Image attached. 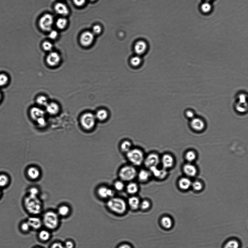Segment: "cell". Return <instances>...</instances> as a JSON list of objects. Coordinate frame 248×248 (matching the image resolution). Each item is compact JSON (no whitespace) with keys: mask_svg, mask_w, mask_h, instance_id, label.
I'll list each match as a JSON object with an SVG mask.
<instances>
[{"mask_svg":"<svg viewBox=\"0 0 248 248\" xmlns=\"http://www.w3.org/2000/svg\"><path fill=\"white\" fill-rule=\"evenodd\" d=\"M36 121H37L38 125L41 127L46 125V121L44 117H41V118L38 119Z\"/></svg>","mask_w":248,"mask_h":248,"instance_id":"f6af8a7d","label":"cell"},{"mask_svg":"<svg viewBox=\"0 0 248 248\" xmlns=\"http://www.w3.org/2000/svg\"><path fill=\"white\" fill-rule=\"evenodd\" d=\"M119 248H132L130 245L127 244H124L120 245Z\"/></svg>","mask_w":248,"mask_h":248,"instance_id":"f5cc1de1","label":"cell"},{"mask_svg":"<svg viewBox=\"0 0 248 248\" xmlns=\"http://www.w3.org/2000/svg\"><path fill=\"white\" fill-rule=\"evenodd\" d=\"M61 58L59 54L55 52H52L47 58V62L49 66L54 67L57 66L60 62Z\"/></svg>","mask_w":248,"mask_h":248,"instance_id":"5bb4252c","label":"cell"},{"mask_svg":"<svg viewBox=\"0 0 248 248\" xmlns=\"http://www.w3.org/2000/svg\"><path fill=\"white\" fill-rule=\"evenodd\" d=\"M1 92H0V100H1Z\"/></svg>","mask_w":248,"mask_h":248,"instance_id":"11a10c76","label":"cell"},{"mask_svg":"<svg viewBox=\"0 0 248 248\" xmlns=\"http://www.w3.org/2000/svg\"><path fill=\"white\" fill-rule=\"evenodd\" d=\"M132 142L128 139L124 140L119 144V148L120 152L126 154L133 148Z\"/></svg>","mask_w":248,"mask_h":248,"instance_id":"d6986e66","label":"cell"},{"mask_svg":"<svg viewBox=\"0 0 248 248\" xmlns=\"http://www.w3.org/2000/svg\"><path fill=\"white\" fill-rule=\"evenodd\" d=\"M86 0H73L74 3L78 6H82L85 3Z\"/></svg>","mask_w":248,"mask_h":248,"instance_id":"681fc988","label":"cell"},{"mask_svg":"<svg viewBox=\"0 0 248 248\" xmlns=\"http://www.w3.org/2000/svg\"><path fill=\"white\" fill-rule=\"evenodd\" d=\"M113 189L106 185H102L99 187L97 193L99 197L103 199H107L114 197L115 192Z\"/></svg>","mask_w":248,"mask_h":248,"instance_id":"9c48e42d","label":"cell"},{"mask_svg":"<svg viewBox=\"0 0 248 248\" xmlns=\"http://www.w3.org/2000/svg\"><path fill=\"white\" fill-rule=\"evenodd\" d=\"M94 34L93 33L89 31H85L81 35L80 42L81 44L84 47H88L93 42Z\"/></svg>","mask_w":248,"mask_h":248,"instance_id":"8fae6325","label":"cell"},{"mask_svg":"<svg viewBox=\"0 0 248 248\" xmlns=\"http://www.w3.org/2000/svg\"><path fill=\"white\" fill-rule=\"evenodd\" d=\"M21 229L24 232L28 231L31 227L28 222L23 223L21 226Z\"/></svg>","mask_w":248,"mask_h":248,"instance_id":"7bdbcfd3","label":"cell"},{"mask_svg":"<svg viewBox=\"0 0 248 248\" xmlns=\"http://www.w3.org/2000/svg\"><path fill=\"white\" fill-rule=\"evenodd\" d=\"M67 24V20L65 18H62L58 19L56 22V26L60 29H63L66 27Z\"/></svg>","mask_w":248,"mask_h":248,"instance_id":"1f68e13d","label":"cell"},{"mask_svg":"<svg viewBox=\"0 0 248 248\" xmlns=\"http://www.w3.org/2000/svg\"><path fill=\"white\" fill-rule=\"evenodd\" d=\"M43 47L45 51H51L53 48V45L51 42L48 41L44 42L42 44Z\"/></svg>","mask_w":248,"mask_h":248,"instance_id":"ab89813d","label":"cell"},{"mask_svg":"<svg viewBox=\"0 0 248 248\" xmlns=\"http://www.w3.org/2000/svg\"><path fill=\"white\" fill-rule=\"evenodd\" d=\"M96 119L101 121H104L107 119L108 114L106 110L101 109L96 112L95 115Z\"/></svg>","mask_w":248,"mask_h":248,"instance_id":"83f0119b","label":"cell"},{"mask_svg":"<svg viewBox=\"0 0 248 248\" xmlns=\"http://www.w3.org/2000/svg\"><path fill=\"white\" fill-rule=\"evenodd\" d=\"M193 188L196 191H200L201 190L202 188V184L199 182L196 181L193 183L192 184Z\"/></svg>","mask_w":248,"mask_h":248,"instance_id":"b9f144b4","label":"cell"},{"mask_svg":"<svg viewBox=\"0 0 248 248\" xmlns=\"http://www.w3.org/2000/svg\"><path fill=\"white\" fill-rule=\"evenodd\" d=\"M96 118L95 115L90 112L83 114L81 118V123L83 127L87 130H91L95 125Z\"/></svg>","mask_w":248,"mask_h":248,"instance_id":"52a82bcc","label":"cell"},{"mask_svg":"<svg viewBox=\"0 0 248 248\" xmlns=\"http://www.w3.org/2000/svg\"><path fill=\"white\" fill-rule=\"evenodd\" d=\"M152 174V177L157 180H161L165 178L168 175V171L166 169L162 167L160 168L155 167L149 169Z\"/></svg>","mask_w":248,"mask_h":248,"instance_id":"30bf717a","label":"cell"},{"mask_svg":"<svg viewBox=\"0 0 248 248\" xmlns=\"http://www.w3.org/2000/svg\"><path fill=\"white\" fill-rule=\"evenodd\" d=\"M59 215L57 213L53 211L47 212L44 214L43 220V224L47 229L54 230L57 228L59 225L60 220Z\"/></svg>","mask_w":248,"mask_h":248,"instance_id":"277c9868","label":"cell"},{"mask_svg":"<svg viewBox=\"0 0 248 248\" xmlns=\"http://www.w3.org/2000/svg\"><path fill=\"white\" fill-rule=\"evenodd\" d=\"M140 203L139 198L136 196L133 195L128 199V204L129 206L134 209H138L140 206Z\"/></svg>","mask_w":248,"mask_h":248,"instance_id":"cb8c5ba5","label":"cell"},{"mask_svg":"<svg viewBox=\"0 0 248 248\" xmlns=\"http://www.w3.org/2000/svg\"><path fill=\"white\" fill-rule=\"evenodd\" d=\"M0 195H1V192H0Z\"/></svg>","mask_w":248,"mask_h":248,"instance_id":"680465c9","label":"cell"},{"mask_svg":"<svg viewBox=\"0 0 248 248\" xmlns=\"http://www.w3.org/2000/svg\"><path fill=\"white\" fill-rule=\"evenodd\" d=\"M30 112L31 118L36 121L41 117H44L45 114L43 110L38 107L32 108Z\"/></svg>","mask_w":248,"mask_h":248,"instance_id":"ffe728a7","label":"cell"},{"mask_svg":"<svg viewBox=\"0 0 248 248\" xmlns=\"http://www.w3.org/2000/svg\"><path fill=\"white\" fill-rule=\"evenodd\" d=\"M191 120L190 125L193 129L198 131H200L204 129L205 127V123L201 119L194 118Z\"/></svg>","mask_w":248,"mask_h":248,"instance_id":"2e32d148","label":"cell"},{"mask_svg":"<svg viewBox=\"0 0 248 248\" xmlns=\"http://www.w3.org/2000/svg\"><path fill=\"white\" fill-rule=\"evenodd\" d=\"M160 157L158 153L155 152H151L145 155L143 164L146 168L159 166L160 164Z\"/></svg>","mask_w":248,"mask_h":248,"instance_id":"8992f818","label":"cell"},{"mask_svg":"<svg viewBox=\"0 0 248 248\" xmlns=\"http://www.w3.org/2000/svg\"><path fill=\"white\" fill-rule=\"evenodd\" d=\"M125 182L119 179L114 182L113 187V189L114 190L121 191L125 190Z\"/></svg>","mask_w":248,"mask_h":248,"instance_id":"4316f807","label":"cell"},{"mask_svg":"<svg viewBox=\"0 0 248 248\" xmlns=\"http://www.w3.org/2000/svg\"><path fill=\"white\" fill-rule=\"evenodd\" d=\"M184 173L190 177H194L197 173V169L194 166L190 164H185L184 167Z\"/></svg>","mask_w":248,"mask_h":248,"instance_id":"603a6c76","label":"cell"},{"mask_svg":"<svg viewBox=\"0 0 248 248\" xmlns=\"http://www.w3.org/2000/svg\"><path fill=\"white\" fill-rule=\"evenodd\" d=\"M65 248H74L75 246L74 243L71 240H68L64 245Z\"/></svg>","mask_w":248,"mask_h":248,"instance_id":"bcb514c9","label":"cell"},{"mask_svg":"<svg viewBox=\"0 0 248 248\" xmlns=\"http://www.w3.org/2000/svg\"><path fill=\"white\" fill-rule=\"evenodd\" d=\"M205 1H206V2H209L210 1H212V0H205Z\"/></svg>","mask_w":248,"mask_h":248,"instance_id":"db71d44e","label":"cell"},{"mask_svg":"<svg viewBox=\"0 0 248 248\" xmlns=\"http://www.w3.org/2000/svg\"><path fill=\"white\" fill-rule=\"evenodd\" d=\"M212 9L211 4L208 2H206L202 4L201 9L202 12L208 13L210 12Z\"/></svg>","mask_w":248,"mask_h":248,"instance_id":"e575fe53","label":"cell"},{"mask_svg":"<svg viewBox=\"0 0 248 248\" xmlns=\"http://www.w3.org/2000/svg\"><path fill=\"white\" fill-rule=\"evenodd\" d=\"M53 23V18L52 15L46 14L42 17L39 22L40 28L45 31L51 30Z\"/></svg>","mask_w":248,"mask_h":248,"instance_id":"ba28073f","label":"cell"},{"mask_svg":"<svg viewBox=\"0 0 248 248\" xmlns=\"http://www.w3.org/2000/svg\"><path fill=\"white\" fill-rule=\"evenodd\" d=\"M8 81V78L7 75L3 74H0V86H4L7 84Z\"/></svg>","mask_w":248,"mask_h":248,"instance_id":"74e56055","label":"cell"},{"mask_svg":"<svg viewBox=\"0 0 248 248\" xmlns=\"http://www.w3.org/2000/svg\"><path fill=\"white\" fill-rule=\"evenodd\" d=\"M161 222L162 226L167 229L171 228L173 225L172 220L168 216H164V217L162 218Z\"/></svg>","mask_w":248,"mask_h":248,"instance_id":"f546056e","label":"cell"},{"mask_svg":"<svg viewBox=\"0 0 248 248\" xmlns=\"http://www.w3.org/2000/svg\"><path fill=\"white\" fill-rule=\"evenodd\" d=\"M174 162V160L173 158L170 154H164L160 157V164L162 167L167 170L172 167Z\"/></svg>","mask_w":248,"mask_h":248,"instance_id":"4fadbf2b","label":"cell"},{"mask_svg":"<svg viewBox=\"0 0 248 248\" xmlns=\"http://www.w3.org/2000/svg\"><path fill=\"white\" fill-rule=\"evenodd\" d=\"M185 115L186 116L189 118L192 119L195 118V113L192 110H187L185 112Z\"/></svg>","mask_w":248,"mask_h":248,"instance_id":"7dc6e473","label":"cell"},{"mask_svg":"<svg viewBox=\"0 0 248 248\" xmlns=\"http://www.w3.org/2000/svg\"><path fill=\"white\" fill-rule=\"evenodd\" d=\"M46 107L47 112L49 114L55 115L59 111V106L56 103H48Z\"/></svg>","mask_w":248,"mask_h":248,"instance_id":"7402d4cb","label":"cell"},{"mask_svg":"<svg viewBox=\"0 0 248 248\" xmlns=\"http://www.w3.org/2000/svg\"><path fill=\"white\" fill-rule=\"evenodd\" d=\"M8 178L4 174L0 175V187H4L8 184Z\"/></svg>","mask_w":248,"mask_h":248,"instance_id":"8d00e7d4","label":"cell"},{"mask_svg":"<svg viewBox=\"0 0 248 248\" xmlns=\"http://www.w3.org/2000/svg\"><path fill=\"white\" fill-rule=\"evenodd\" d=\"M137 172L136 167L129 164L122 166L119 169L118 175L119 179L129 182L136 178Z\"/></svg>","mask_w":248,"mask_h":248,"instance_id":"7a4b0ae2","label":"cell"},{"mask_svg":"<svg viewBox=\"0 0 248 248\" xmlns=\"http://www.w3.org/2000/svg\"><path fill=\"white\" fill-rule=\"evenodd\" d=\"M186 158L188 161L190 162H192L196 158L195 153L192 151H190L186 153Z\"/></svg>","mask_w":248,"mask_h":248,"instance_id":"f35d334b","label":"cell"},{"mask_svg":"<svg viewBox=\"0 0 248 248\" xmlns=\"http://www.w3.org/2000/svg\"><path fill=\"white\" fill-rule=\"evenodd\" d=\"M150 203L148 200H145L140 203V206L141 208L145 210L149 208L150 206Z\"/></svg>","mask_w":248,"mask_h":248,"instance_id":"60d3db41","label":"cell"},{"mask_svg":"<svg viewBox=\"0 0 248 248\" xmlns=\"http://www.w3.org/2000/svg\"><path fill=\"white\" fill-rule=\"evenodd\" d=\"M27 222L30 225L31 228L35 230L40 229L43 224L42 220L40 218L36 216L30 217Z\"/></svg>","mask_w":248,"mask_h":248,"instance_id":"e0dca14e","label":"cell"},{"mask_svg":"<svg viewBox=\"0 0 248 248\" xmlns=\"http://www.w3.org/2000/svg\"><path fill=\"white\" fill-rule=\"evenodd\" d=\"M39 237L40 240L43 241H47L49 240L51 237V234L47 230H42L39 232Z\"/></svg>","mask_w":248,"mask_h":248,"instance_id":"4dcf8cb0","label":"cell"},{"mask_svg":"<svg viewBox=\"0 0 248 248\" xmlns=\"http://www.w3.org/2000/svg\"><path fill=\"white\" fill-rule=\"evenodd\" d=\"M125 190L128 194L134 195L139 191V185L134 181L128 182V184H126Z\"/></svg>","mask_w":248,"mask_h":248,"instance_id":"9a60e30c","label":"cell"},{"mask_svg":"<svg viewBox=\"0 0 248 248\" xmlns=\"http://www.w3.org/2000/svg\"><path fill=\"white\" fill-rule=\"evenodd\" d=\"M102 31V28L99 25H96L93 27V33L96 34H100Z\"/></svg>","mask_w":248,"mask_h":248,"instance_id":"ee69618b","label":"cell"},{"mask_svg":"<svg viewBox=\"0 0 248 248\" xmlns=\"http://www.w3.org/2000/svg\"><path fill=\"white\" fill-rule=\"evenodd\" d=\"M89 1H95V0H89Z\"/></svg>","mask_w":248,"mask_h":248,"instance_id":"9f6ffc18","label":"cell"},{"mask_svg":"<svg viewBox=\"0 0 248 248\" xmlns=\"http://www.w3.org/2000/svg\"><path fill=\"white\" fill-rule=\"evenodd\" d=\"M37 102L38 105L44 106H46L48 103L46 97L43 96L38 97L37 99Z\"/></svg>","mask_w":248,"mask_h":248,"instance_id":"d590c367","label":"cell"},{"mask_svg":"<svg viewBox=\"0 0 248 248\" xmlns=\"http://www.w3.org/2000/svg\"><path fill=\"white\" fill-rule=\"evenodd\" d=\"M38 194V190L37 189L32 188L30 190V195L37 196Z\"/></svg>","mask_w":248,"mask_h":248,"instance_id":"816d5d0a","label":"cell"},{"mask_svg":"<svg viewBox=\"0 0 248 248\" xmlns=\"http://www.w3.org/2000/svg\"><path fill=\"white\" fill-rule=\"evenodd\" d=\"M58 33L57 31L55 30H53L51 31L50 34H49V37L51 39H55L58 37Z\"/></svg>","mask_w":248,"mask_h":248,"instance_id":"f907efd6","label":"cell"},{"mask_svg":"<svg viewBox=\"0 0 248 248\" xmlns=\"http://www.w3.org/2000/svg\"><path fill=\"white\" fill-rule=\"evenodd\" d=\"M70 211L69 207L67 205H62L58 207V214L59 216H66L68 215Z\"/></svg>","mask_w":248,"mask_h":248,"instance_id":"f1b7e54d","label":"cell"},{"mask_svg":"<svg viewBox=\"0 0 248 248\" xmlns=\"http://www.w3.org/2000/svg\"><path fill=\"white\" fill-rule=\"evenodd\" d=\"M240 244L238 241L235 240H229L225 244L224 248H239Z\"/></svg>","mask_w":248,"mask_h":248,"instance_id":"d6a6232c","label":"cell"},{"mask_svg":"<svg viewBox=\"0 0 248 248\" xmlns=\"http://www.w3.org/2000/svg\"><path fill=\"white\" fill-rule=\"evenodd\" d=\"M141 58L138 55L132 57L130 61L131 64L134 67L139 66L141 64Z\"/></svg>","mask_w":248,"mask_h":248,"instance_id":"836d02e7","label":"cell"},{"mask_svg":"<svg viewBox=\"0 0 248 248\" xmlns=\"http://www.w3.org/2000/svg\"><path fill=\"white\" fill-rule=\"evenodd\" d=\"M107 204L110 210L118 214L124 213L127 209V204L125 200L120 198L113 197L110 198Z\"/></svg>","mask_w":248,"mask_h":248,"instance_id":"5b68a950","label":"cell"},{"mask_svg":"<svg viewBox=\"0 0 248 248\" xmlns=\"http://www.w3.org/2000/svg\"><path fill=\"white\" fill-rule=\"evenodd\" d=\"M55 9L56 12L60 15L66 16L69 13L68 8L66 5L63 3H58L56 4L55 7Z\"/></svg>","mask_w":248,"mask_h":248,"instance_id":"44dd1931","label":"cell"},{"mask_svg":"<svg viewBox=\"0 0 248 248\" xmlns=\"http://www.w3.org/2000/svg\"><path fill=\"white\" fill-rule=\"evenodd\" d=\"M152 177V174L149 169L143 168L138 171L136 178L142 183H146L149 181Z\"/></svg>","mask_w":248,"mask_h":248,"instance_id":"7c38bea8","label":"cell"},{"mask_svg":"<svg viewBox=\"0 0 248 248\" xmlns=\"http://www.w3.org/2000/svg\"><path fill=\"white\" fill-rule=\"evenodd\" d=\"M40 248L37 247V248Z\"/></svg>","mask_w":248,"mask_h":248,"instance_id":"6f0895ef","label":"cell"},{"mask_svg":"<svg viewBox=\"0 0 248 248\" xmlns=\"http://www.w3.org/2000/svg\"><path fill=\"white\" fill-rule=\"evenodd\" d=\"M51 248H65L64 245L60 242L54 243L51 245Z\"/></svg>","mask_w":248,"mask_h":248,"instance_id":"c3c4849f","label":"cell"},{"mask_svg":"<svg viewBox=\"0 0 248 248\" xmlns=\"http://www.w3.org/2000/svg\"><path fill=\"white\" fill-rule=\"evenodd\" d=\"M28 173L29 177L33 179H37L39 178L40 174L38 169L35 167H31L28 169Z\"/></svg>","mask_w":248,"mask_h":248,"instance_id":"484cf974","label":"cell"},{"mask_svg":"<svg viewBox=\"0 0 248 248\" xmlns=\"http://www.w3.org/2000/svg\"><path fill=\"white\" fill-rule=\"evenodd\" d=\"M24 204L27 210L30 213L37 215L41 212L42 204L37 196L29 195L25 199Z\"/></svg>","mask_w":248,"mask_h":248,"instance_id":"3957f363","label":"cell"},{"mask_svg":"<svg viewBox=\"0 0 248 248\" xmlns=\"http://www.w3.org/2000/svg\"><path fill=\"white\" fill-rule=\"evenodd\" d=\"M147 45L146 43L143 40H139L135 44V52L138 55L143 54L146 50Z\"/></svg>","mask_w":248,"mask_h":248,"instance_id":"ac0fdd59","label":"cell"},{"mask_svg":"<svg viewBox=\"0 0 248 248\" xmlns=\"http://www.w3.org/2000/svg\"><path fill=\"white\" fill-rule=\"evenodd\" d=\"M125 155L128 161L131 165L137 167L143 164L145 155L141 149L133 147Z\"/></svg>","mask_w":248,"mask_h":248,"instance_id":"6da1fadb","label":"cell"},{"mask_svg":"<svg viewBox=\"0 0 248 248\" xmlns=\"http://www.w3.org/2000/svg\"><path fill=\"white\" fill-rule=\"evenodd\" d=\"M191 185V180L187 178H184L180 180L179 182V185L180 188L182 190H186L190 188Z\"/></svg>","mask_w":248,"mask_h":248,"instance_id":"d4e9b609","label":"cell"}]
</instances>
